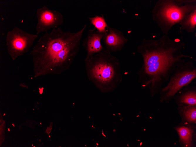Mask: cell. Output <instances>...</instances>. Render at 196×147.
<instances>
[{"mask_svg": "<svg viewBox=\"0 0 196 147\" xmlns=\"http://www.w3.org/2000/svg\"><path fill=\"white\" fill-rule=\"evenodd\" d=\"M185 43L180 40H172L163 35L157 40L143 39L137 50L142 56L143 64L138 72L139 82L142 87L149 88L152 97L158 94L165 82H168L175 68L188 58L181 49Z\"/></svg>", "mask_w": 196, "mask_h": 147, "instance_id": "6da1fadb", "label": "cell"}, {"mask_svg": "<svg viewBox=\"0 0 196 147\" xmlns=\"http://www.w3.org/2000/svg\"><path fill=\"white\" fill-rule=\"evenodd\" d=\"M86 27L85 25L75 32L54 31L42 45V60L39 66L34 69V77L59 75L69 69L79 51Z\"/></svg>", "mask_w": 196, "mask_h": 147, "instance_id": "7a4b0ae2", "label": "cell"}, {"mask_svg": "<svg viewBox=\"0 0 196 147\" xmlns=\"http://www.w3.org/2000/svg\"><path fill=\"white\" fill-rule=\"evenodd\" d=\"M84 61L89 79L102 92L111 91L121 81L119 60L106 49Z\"/></svg>", "mask_w": 196, "mask_h": 147, "instance_id": "3957f363", "label": "cell"}, {"mask_svg": "<svg viewBox=\"0 0 196 147\" xmlns=\"http://www.w3.org/2000/svg\"><path fill=\"white\" fill-rule=\"evenodd\" d=\"M195 9L196 0H159L152 10V16L161 32L167 35L174 25Z\"/></svg>", "mask_w": 196, "mask_h": 147, "instance_id": "277c9868", "label": "cell"}, {"mask_svg": "<svg viewBox=\"0 0 196 147\" xmlns=\"http://www.w3.org/2000/svg\"><path fill=\"white\" fill-rule=\"evenodd\" d=\"M196 78V67L193 61L184 60L175 68L167 85L160 89L159 102L169 104L179 91L189 85Z\"/></svg>", "mask_w": 196, "mask_h": 147, "instance_id": "5b68a950", "label": "cell"}, {"mask_svg": "<svg viewBox=\"0 0 196 147\" xmlns=\"http://www.w3.org/2000/svg\"><path fill=\"white\" fill-rule=\"evenodd\" d=\"M107 33L102 38L105 49L109 52H114L122 50L128 40L122 32L109 26L106 28Z\"/></svg>", "mask_w": 196, "mask_h": 147, "instance_id": "8992f818", "label": "cell"}, {"mask_svg": "<svg viewBox=\"0 0 196 147\" xmlns=\"http://www.w3.org/2000/svg\"><path fill=\"white\" fill-rule=\"evenodd\" d=\"M173 129L178 135L179 142L181 147L196 146V124L181 121Z\"/></svg>", "mask_w": 196, "mask_h": 147, "instance_id": "52a82bcc", "label": "cell"}, {"mask_svg": "<svg viewBox=\"0 0 196 147\" xmlns=\"http://www.w3.org/2000/svg\"><path fill=\"white\" fill-rule=\"evenodd\" d=\"M95 29L94 28L89 30L87 36L82 42V46L86 52L85 60L88 59L105 49L101 43V39L105 34L99 32Z\"/></svg>", "mask_w": 196, "mask_h": 147, "instance_id": "ba28073f", "label": "cell"}, {"mask_svg": "<svg viewBox=\"0 0 196 147\" xmlns=\"http://www.w3.org/2000/svg\"><path fill=\"white\" fill-rule=\"evenodd\" d=\"M178 107L196 105V87L189 85L183 87L175 95Z\"/></svg>", "mask_w": 196, "mask_h": 147, "instance_id": "9c48e42d", "label": "cell"}, {"mask_svg": "<svg viewBox=\"0 0 196 147\" xmlns=\"http://www.w3.org/2000/svg\"><path fill=\"white\" fill-rule=\"evenodd\" d=\"M178 110L182 121L196 124V105L178 107Z\"/></svg>", "mask_w": 196, "mask_h": 147, "instance_id": "30bf717a", "label": "cell"}, {"mask_svg": "<svg viewBox=\"0 0 196 147\" xmlns=\"http://www.w3.org/2000/svg\"><path fill=\"white\" fill-rule=\"evenodd\" d=\"M180 29L193 33L196 29V9L188 14L179 24Z\"/></svg>", "mask_w": 196, "mask_h": 147, "instance_id": "8fae6325", "label": "cell"}, {"mask_svg": "<svg viewBox=\"0 0 196 147\" xmlns=\"http://www.w3.org/2000/svg\"><path fill=\"white\" fill-rule=\"evenodd\" d=\"M91 24L94 26L99 32L106 34L107 33L106 28L108 26L103 15L101 16H96L93 17H89Z\"/></svg>", "mask_w": 196, "mask_h": 147, "instance_id": "7c38bea8", "label": "cell"}, {"mask_svg": "<svg viewBox=\"0 0 196 147\" xmlns=\"http://www.w3.org/2000/svg\"><path fill=\"white\" fill-rule=\"evenodd\" d=\"M13 45L16 49L21 50L23 49L25 46L24 42L21 39L16 40L14 41Z\"/></svg>", "mask_w": 196, "mask_h": 147, "instance_id": "4fadbf2b", "label": "cell"}, {"mask_svg": "<svg viewBox=\"0 0 196 147\" xmlns=\"http://www.w3.org/2000/svg\"><path fill=\"white\" fill-rule=\"evenodd\" d=\"M51 128H52L51 127H49V128H47V133L48 134H49L50 133V131H49V129H51Z\"/></svg>", "mask_w": 196, "mask_h": 147, "instance_id": "5bb4252c", "label": "cell"}]
</instances>
